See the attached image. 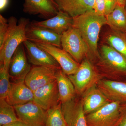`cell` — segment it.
<instances>
[{
    "label": "cell",
    "instance_id": "obj_24",
    "mask_svg": "<svg viewBox=\"0 0 126 126\" xmlns=\"http://www.w3.org/2000/svg\"><path fill=\"white\" fill-rule=\"evenodd\" d=\"M45 126H63L65 123L61 108V103L46 110Z\"/></svg>",
    "mask_w": 126,
    "mask_h": 126
},
{
    "label": "cell",
    "instance_id": "obj_1",
    "mask_svg": "<svg viewBox=\"0 0 126 126\" xmlns=\"http://www.w3.org/2000/svg\"><path fill=\"white\" fill-rule=\"evenodd\" d=\"M73 18L72 26L78 30L93 54H98V41L102 27L107 24L106 16L97 14L94 9Z\"/></svg>",
    "mask_w": 126,
    "mask_h": 126
},
{
    "label": "cell",
    "instance_id": "obj_6",
    "mask_svg": "<svg viewBox=\"0 0 126 126\" xmlns=\"http://www.w3.org/2000/svg\"><path fill=\"white\" fill-rule=\"evenodd\" d=\"M14 107L20 120L28 126H45L46 111L33 101Z\"/></svg>",
    "mask_w": 126,
    "mask_h": 126
},
{
    "label": "cell",
    "instance_id": "obj_2",
    "mask_svg": "<svg viewBox=\"0 0 126 126\" xmlns=\"http://www.w3.org/2000/svg\"><path fill=\"white\" fill-rule=\"evenodd\" d=\"M8 19L9 29L4 43L0 47V64L9 70L11 60L16 49L27 40L26 28L30 22L29 19L22 18L18 23L16 18L12 16Z\"/></svg>",
    "mask_w": 126,
    "mask_h": 126
},
{
    "label": "cell",
    "instance_id": "obj_22",
    "mask_svg": "<svg viewBox=\"0 0 126 126\" xmlns=\"http://www.w3.org/2000/svg\"><path fill=\"white\" fill-rule=\"evenodd\" d=\"M125 6L117 4L111 13L106 16L107 24L117 32L126 33Z\"/></svg>",
    "mask_w": 126,
    "mask_h": 126
},
{
    "label": "cell",
    "instance_id": "obj_12",
    "mask_svg": "<svg viewBox=\"0 0 126 126\" xmlns=\"http://www.w3.org/2000/svg\"><path fill=\"white\" fill-rule=\"evenodd\" d=\"M33 94L34 101L46 111L61 102L56 79L36 89Z\"/></svg>",
    "mask_w": 126,
    "mask_h": 126
},
{
    "label": "cell",
    "instance_id": "obj_7",
    "mask_svg": "<svg viewBox=\"0 0 126 126\" xmlns=\"http://www.w3.org/2000/svg\"><path fill=\"white\" fill-rule=\"evenodd\" d=\"M58 69L47 66H34L31 68L25 78V83L33 92H34L39 88L56 80Z\"/></svg>",
    "mask_w": 126,
    "mask_h": 126
},
{
    "label": "cell",
    "instance_id": "obj_34",
    "mask_svg": "<svg viewBox=\"0 0 126 126\" xmlns=\"http://www.w3.org/2000/svg\"><path fill=\"white\" fill-rule=\"evenodd\" d=\"M66 126V124H65V125H64V126Z\"/></svg>",
    "mask_w": 126,
    "mask_h": 126
},
{
    "label": "cell",
    "instance_id": "obj_21",
    "mask_svg": "<svg viewBox=\"0 0 126 126\" xmlns=\"http://www.w3.org/2000/svg\"><path fill=\"white\" fill-rule=\"evenodd\" d=\"M56 80L61 103H65L73 99L76 93L74 86L61 68L58 69L56 72Z\"/></svg>",
    "mask_w": 126,
    "mask_h": 126
},
{
    "label": "cell",
    "instance_id": "obj_18",
    "mask_svg": "<svg viewBox=\"0 0 126 126\" xmlns=\"http://www.w3.org/2000/svg\"><path fill=\"white\" fill-rule=\"evenodd\" d=\"M97 86L110 101L126 103V83L101 80L98 82Z\"/></svg>",
    "mask_w": 126,
    "mask_h": 126
},
{
    "label": "cell",
    "instance_id": "obj_3",
    "mask_svg": "<svg viewBox=\"0 0 126 126\" xmlns=\"http://www.w3.org/2000/svg\"><path fill=\"white\" fill-rule=\"evenodd\" d=\"M121 104L112 101L86 115L87 126H118L121 119Z\"/></svg>",
    "mask_w": 126,
    "mask_h": 126
},
{
    "label": "cell",
    "instance_id": "obj_35",
    "mask_svg": "<svg viewBox=\"0 0 126 126\" xmlns=\"http://www.w3.org/2000/svg\"></svg>",
    "mask_w": 126,
    "mask_h": 126
},
{
    "label": "cell",
    "instance_id": "obj_29",
    "mask_svg": "<svg viewBox=\"0 0 126 126\" xmlns=\"http://www.w3.org/2000/svg\"><path fill=\"white\" fill-rule=\"evenodd\" d=\"M106 6L105 16L108 15L114 10L117 5L116 0H104Z\"/></svg>",
    "mask_w": 126,
    "mask_h": 126
},
{
    "label": "cell",
    "instance_id": "obj_32",
    "mask_svg": "<svg viewBox=\"0 0 126 126\" xmlns=\"http://www.w3.org/2000/svg\"><path fill=\"white\" fill-rule=\"evenodd\" d=\"M9 0H0V10L2 11L7 6Z\"/></svg>",
    "mask_w": 126,
    "mask_h": 126
},
{
    "label": "cell",
    "instance_id": "obj_16",
    "mask_svg": "<svg viewBox=\"0 0 126 126\" xmlns=\"http://www.w3.org/2000/svg\"><path fill=\"white\" fill-rule=\"evenodd\" d=\"M33 92L26 86L24 81H18L11 83L5 100L11 106H15L33 101Z\"/></svg>",
    "mask_w": 126,
    "mask_h": 126
},
{
    "label": "cell",
    "instance_id": "obj_5",
    "mask_svg": "<svg viewBox=\"0 0 126 126\" xmlns=\"http://www.w3.org/2000/svg\"><path fill=\"white\" fill-rule=\"evenodd\" d=\"M68 76L74 86L76 93L79 94H83L94 85L98 78L92 64L86 59L82 61L75 73Z\"/></svg>",
    "mask_w": 126,
    "mask_h": 126
},
{
    "label": "cell",
    "instance_id": "obj_17",
    "mask_svg": "<svg viewBox=\"0 0 126 126\" xmlns=\"http://www.w3.org/2000/svg\"><path fill=\"white\" fill-rule=\"evenodd\" d=\"M82 101L86 115L96 111L110 102V100L95 84L83 93Z\"/></svg>",
    "mask_w": 126,
    "mask_h": 126
},
{
    "label": "cell",
    "instance_id": "obj_23",
    "mask_svg": "<svg viewBox=\"0 0 126 126\" xmlns=\"http://www.w3.org/2000/svg\"><path fill=\"white\" fill-rule=\"evenodd\" d=\"M20 120L14 106L5 99L0 98V126L10 124Z\"/></svg>",
    "mask_w": 126,
    "mask_h": 126
},
{
    "label": "cell",
    "instance_id": "obj_25",
    "mask_svg": "<svg viewBox=\"0 0 126 126\" xmlns=\"http://www.w3.org/2000/svg\"><path fill=\"white\" fill-rule=\"evenodd\" d=\"M107 40L110 46L126 57V33L115 32Z\"/></svg>",
    "mask_w": 126,
    "mask_h": 126
},
{
    "label": "cell",
    "instance_id": "obj_9",
    "mask_svg": "<svg viewBox=\"0 0 126 126\" xmlns=\"http://www.w3.org/2000/svg\"><path fill=\"white\" fill-rule=\"evenodd\" d=\"M61 108L66 126H87L82 99L74 97L61 103Z\"/></svg>",
    "mask_w": 126,
    "mask_h": 126
},
{
    "label": "cell",
    "instance_id": "obj_31",
    "mask_svg": "<svg viewBox=\"0 0 126 126\" xmlns=\"http://www.w3.org/2000/svg\"><path fill=\"white\" fill-rule=\"evenodd\" d=\"M2 126H29L27 124L21 120L13 122L10 124H6Z\"/></svg>",
    "mask_w": 126,
    "mask_h": 126
},
{
    "label": "cell",
    "instance_id": "obj_20",
    "mask_svg": "<svg viewBox=\"0 0 126 126\" xmlns=\"http://www.w3.org/2000/svg\"><path fill=\"white\" fill-rule=\"evenodd\" d=\"M101 51L107 63L118 72L126 74V57L110 46H103Z\"/></svg>",
    "mask_w": 126,
    "mask_h": 126
},
{
    "label": "cell",
    "instance_id": "obj_26",
    "mask_svg": "<svg viewBox=\"0 0 126 126\" xmlns=\"http://www.w3.org/2000/svg\"><path fill=\"white\" fill-rule=\"evenodd\" d=\"M10 78L9 70L0 64V98H6L11 84Z\"/></svg>",
    "mask_w": 126,
    "mask_h": 126
},
{
    "label": "cell",
    "instance_id": "obj_4",
    "mask_svg": "<svg viewBox=\"0 0 126 126\" xmlns=\"http://www.w3.org/2000/svg\"><path fill=\"white\" fill-rule=\"evenodd\" d=\"M61 46L78 63H80L89 50L80 32L73 26L61 35Z\"/></svg>",
    "mask_w": 126,
    "mask_h": 126
},
{
    "label": "cell",
    "instance_id": "obj_15",
    "mask_svg": "<svg viewBox=\"0 0 126 126\" xmlns=\"http://www.w3.org/2000/svg\"><path fill=\"white\" fill-rule=\"evenodd\" d=\"M73 18L67 12L59 10L56 15L43 21L33 20L30 22L33 25L46 28L61 35L73 24Z\"/></svg>",
    "mask_w": 126,
    "mask_h": 126
},
{
    "label": "cell",
    "instance_id": "obj_30",
    "mask_svg": "<svg viewBox=\"0 0 126 126\" xmlns=\"http://www.w3.org/2000/svg\"><path fill=\"white\" fill-rule=\"evenodd\" d=\"M120 107L121 119L118 126H126V103Z\"/></svg>",
    "mask_w": 126,
    "mask_h": 126
},
{
    "label": "cell",
    "instance_id": "obj_13",
    "mask_svg": "<svg viewBox=\"0 0 126 126\" xmlns=\"http://www.w3.org/2000/svg\"><path fill=\"white\" fill-rule=\"evenodd\" d=\"M59 11L54 0H24L23 11L30 15H39L44 19L53 17Z\"/></svg>",
    "mask_w": 126,
    "mask_h": 126
},
{
    "label": "cell",
    "instance_id": "obj_11",
    "mask_svg": "<svg viewBox=\"0 0 126 126\" xmlns=\"http://www.w3.org/2000/svg\"><path fill=\"white\" fill-rule=\"evenodd\" d=\"M23 44L30 63L34 66H47L57 69L61 68L58 63L49 54L35 43L27 40Z\"/></svg>",
    "mask_w": 126,
    "mask_h": 126
},
{
    "label": "cell",
    "instance_id": "obj_33",
    "mask_svg": "<svg viewBox=\"0 0 126 126\" xmlns=\"http://www.w3.org/2000/svg\"><path fill=\"white\" fill-rule=\"evenodd\" d=\"M117 4L125 6L126 3V0H116Z\"/></svg>",
    "mask_w": 126,
    "mask_h": 126
},
{
    "label": "cell",
    "instance_id": "obj_8",
    "mask_svg": "<svg viewBox=\"0 0 126 126\" xmlns=\"http://www.w3.org/2000/svg\"><path fill=\"white\" fill-rule=\"evenodd\" d=\"M35 43L49 54L58 63L63 72L68 76L74 74L78 69L80 64L63 49L49 44Z\"/></svg>",
    "mask_w": 126,
    "mask_h": 126
},
{
    "label": "cell",
    "instance_id": "obj_14",
    "mask_svg": "<svg viewBox=\"0 0 126 126\" xmlns=\"http://www.w3.org/2000/svg\"><path fill=\"white\" fill-rule=\"evenodd\" d=\"M27 40L34 43L49 44L59 47L61 46V35L46 28L33 25L30 22L26 28Z\"/></svg>",
    "mask_w": 126,
    "mask_h": 126
},
{
    "label": "cell",
    "instance_id": "obj_19",
    "mask_svg": "<svg viewBox=\"0 0 126 126\" xmlns=\"http://www.w3.org/2000/svg\"><path fill=\"white\" fill-rule=\"evenodd\" d=\"M59 10L67 12L72 17L84 14L94 9L95 0H54Z\"/></svg>",
    "mask_w": 126,
    "mask_h": 126
},
{
    "label": "cell",
    "instance_id": "obj_10",
    "mask_svg": "<svg viewBox=\"0 0 126 126\" xmlns=\"http://www.w3.org/2000/svg\"><path fill=\"white\" fill-rule=\"evenodd\" d=\"M23 43L18 46L12 57L9 65L10 78L14 81H24L31 68L27 61Z\"/></svg>",
    "mask_w": 126,
    "mask_h": 126
},
{
    "label": "cell",
    "instance_id": "obj_27",
    "mask_svg": "<svg viewBox=\"0 0 126 126\" xmlns=\"http://www.w3.org/2000/svg\"><path fill=\"white\" fill-rule=\"evenodd\" d=\"M8 19L0 15V47L2 45L9 29Z\"/></svg>",
    "mask_w": 126,
    "mask_h": 126
},
{
    "label": "cell",
    "instance_id": "obj_28",
    "mask_svg": "<svg viewBox=\"0 0 126 126\" xmlns=\"http://www.w3.org/2000/svg\"><path fill=\"white\" fill-rule=\"evenodd\" d=\"M93 9L97 14L105 16L106 6L104 0H95Z\"/></svg>",
    "mask_w": 126,
    "mask_h": 126
}]
</instances>
